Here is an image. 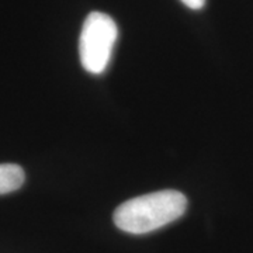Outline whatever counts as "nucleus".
Masks as SVG:
<instances>
[{
	"mask_svg": "<svg viewBox=\"0 0 253 253\" xmlns=\"http://www.w3.org/2000/svg\"><path fill=\"white\" fill-rule=\"evenodd\" d=\"M187 208L186 196L176 190H161L123 203L114 211V224L128 234H148L180 218Z\"/></svg>",
	"mask_w": 253,
	"mask_h": 253,
	"instance_id": "f257e3e1",
	"label": "nucleus"
},
{
	"mask_svg": "<svg viewBox=\"0 0 253 253\" xmlns=\"http://www.w3.org/2000/svg\"><path fill=\"white\" fill-rule=\"evenodd\" d=\"M117 37V24L109 14L93 11L86 17L79 40V55L87 72L100 75L106 71Z\"/></svg>",
	"mask_w": 253,
	"mask_h": 253,
	"instance_id": "f03ea898",
	"label": "nucleus"
},
{
	"mask_svg": "<svg viewBox=\"0 0 253 253\" xmlns=\"http://www.w3.org/2000/svg\"><path fill=\"white\" fill-rule=\"evenodd\" d=\"M26 180L21 166L14 163H0V196L18 190Z\"/></svg>",
	"mask_w": 253,
	"mask_h": 253,
	"instance_id": "7ed1b4c3",
	"label": "nucleus"
},
{
	"mask_svg": "<svg viewBox=\"0 0 253 253\" xmlns=\"http://www.w3.org/2000/svg\"><path fill=\"white\" fill-rule=\"evenodd\" d=\"M181 1H183V4H186L187 7L193 10L203 9L206 4V0H181Z\"/></svg>",
	"mask_w": 253,
	"mask_h": 253,
	"instance_id": "20e7f679",
	"label": "nucleus"
}]
</instances>
